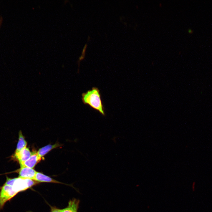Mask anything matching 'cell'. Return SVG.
Returning <instances> with one entry per match:
<instances>
[{
    "label": "cell",
    "instance_id": "6da1fadb",
    "mask_svg": "<svg viewBox=\"0 0 212 212\" xmlns=\"http://www.w3.org/2000/svg\"><path fill=\"white\" fill-rule=\"evenodd\" d=\"M82 102L85 105H89L98 111L103 116H105V108L102 104L100 91L96 87H93L82 94Z\"/></svg>",
    "mask_w": 212,
    "mask_h": 212
},
{
    "label": "cell",
    "instance_id": "7a4b0ae2",
    "mask_svg": "<svg viewBox=\"0 0 212 212\" xmlns=\"http://www.w3.org/2000/svg\"><path fill=\"white\" fill-rule=\"evenodd\" d=\"M39 183L29 179L19 177L11 178L6 177L5 183L12 186L19 193L25 191Z\"/></svg>",
    "mask_w": 212,
    "mask_h": 212
},
{
    "label": "cell",
    "instance_id": "3957f363",
    "mask_svg": "<svg viewBox=\"0 0 212 212\" xmlns=\"http://www.w3.org/2000/svg\"><path fill=\"white\" fill-rule=\"evenodd\" d=\"M37 172L33 168L25 166L21 167L18 171V177L33 180Z\"/></svg>",
    "mask_w": 212,
    "mask_h": 212
},
{
    "label": "cell",
    "instance_id": "277c9868",
    "mask_svg": "<svg viewBox=\"0 0 212 212\" xmlns=\"http://www.w3.org/2000/svg\"><path fill=\"white\" fill-rule=\"evenodd\" d=\"M42 159L38 155L37 152L32 153L29 158L25 161L19 163L20 167L25 166L33 168Z\"/></svg>",
    "mask_w": 212,
    "mask_h": 212
},
{
    "label": "cell",
    "instance_id": "5b68a950",
    "mask_svg": "<svg viewBox=\"0 0 212 212\" xmlns=\"http://www.w3.org/2000/svg\"><path fill=\"white\" fill-rule=\"evenodd\" d=\"M32 154L29 149L26 147L18 152H15L14 156L20 163L27 160Z\"/></svg>",
    "mask_w": 212,
    "mask_h": 212
},
{
    "label": "cell",
    "instance_id": "8992f818",
    "mask_svg": "<svg viewBox=\"0 0 212 212\" xmlns=\"http://www.w3.org/2000/svg\"><path fill=\"white\" fill-rule=\"evenodd\" d=\"M33 180L39 183L47 182L63 184L42 173L37 172Z\"/></svg>",
    "mask_w": 212,
    "mask_h": 212
},
{
    "label": "cell",
    "instance_id": "52a82bcc",
    "mask_svg": "<svg viewBox=\"0 0 212 212\" xmlns=\"http://www.w3.org/2000/svg\"><path fill=\"white\" fill-rule=\"evenodd\" d=\"M80 202V200L75 198L70 200L67 206L61 209V212H77Z\"/></svg>",
    "mask_w": 212,
    "mask_h": 212
},
{
    "label": "cell",
    "instance_id": "ba28073f",
    "mask_svg": "<svg viewBox=\"0 0 212 212\" xmlns=\"http://www.w3.org/2000/svg\"><path fill=\"white\" fill-rule=\"evenodd\" d=\"M59 146L60 145L58 143L54 145L49 144L40 148L37 152V153L39 157L42 158L52 150Z\"/></svg>",
    "mask_w": 212,
    "mask_h": 212
},
{
    "label": "cell",
    "instance_id": "9c48e42d",
    "mask_svg": "<svg viewBox=\"0 0 212 212\" xmlns=\"http://www.w3.org/2000/svg\"><path fill=\"white\" fill-rule=\"evenodd\" d=\"M27 142L20 130L19 132V140L15 152H17L26 147Z\"/></svg>",
    "mask_w": 212,
    "mask_h": 212
},
{
    "label": "cell",
    "instance_id": "30bf717a",
    "mask_svg": "<svg viewBox=\"0 0 212 212\" xmlns=\"http://www.w3.org/2000/svg\"><path fill=\"white\" fill-rule=\"evenodd\" d=\"M51 208L50 211L49 212H61V209H60L56 207L52 206H50ZM28 212H33L29 211Z\"/></svg>",
    "mask_w": 212,
    "mask_h": 212
},
{
    "label": "cell",
    "instance_id": "8fae6325",
    "mask_svg": "<svg viewBox=\"0 0 212 212\" xmlns=\"http://www.w3.org/2000/svg\"><path fill=\"white\" fill-rule=\"evenodd\" d=\"M188 32L189 33H192L193 32V31H192V30H191V29H189L188 30Z\"/></svg>",
    "mask_w": 212,
    "mask_h": 212
}]
</instances>
